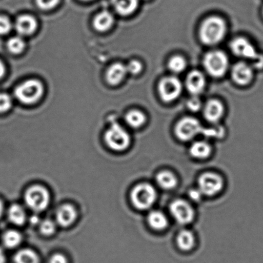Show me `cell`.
<instances>
[{
  "instance_id": "cell-1",
  "label": "cell",
  "mask_w": 263,
  "mask_h": 263,
  "mask_svg": "<svg viewBox=\"0 0 263 263\" xmlns=\"http://www.w3.org/2000/svg\"><path fill=\"white\" fill-rule=\"evenodd\" d=\"M227 32V25L220 17L211 16L202 23L199 29L201 41L207 45L218 44L224 38Z\"/></svg>"
},
{
  "instance_id": "cell-2",
  "label": "cell",
  "mask_w": 263,
  "mask_h": 263,
  "mask_svg": "<svg viewBox=\"0 0 263 263\" xmlns=\"http://www.w3.org/2000/svg\"><path fill=\"white\" fill-rule=\"evenodd\" d=\"M205 68L211 76H224L229 67V59L224 52L215 50L206 55L204 59Z\"/></svg>"
},
{
  "instance_id": "cell-3",
  "label": "cell",
  "mask_w": 263,
  "mask_h": 263,
  "mask_svg": "<svg viewBox=\"0 0 263 263\" xmlns=\"http://www.w3.org/2000/svg\"><path fill=\"white\" fill-rule=\"evenodd\" d=\"M232 51L237 56L251 60L254 67L256 68L263 67V55L258 54L254 45L244 37H237L231 42Z\"/></svg>"
},
{
  "instance_id": "cell-4",
  "label": "cell",
  "mask_w": 263,
  "mask_h": 263,
  "mask_svg": "<svg viewBox=\"0 0 263 263\" xmlns=\"http://www.w3.org/2000/svg\"><path fill=\"white\" fill-rule=\"evenodd\" d=\"M156 193L152 186L141 184L136 186L131 193V199L136 209L146 210L155 203Z\"/></svg>"
},
{
  "instance_id": "cell-5",
  "label": "cell",
  "mask_w": 263,
  "mask_h": 263,
  "mask_svg": "<svg viewBox=\"0 0 263 263\" xmlns=\"http://www.w3.org/2000/svg\"><path fill=\"white\" fill-rule=\"evenodd\" d=\"M44 92V87L39 80H28L15 90V95L20 102L27 105L37 102Z\"/></svg>"
},
{
  "instance_id": "cell-6",
  "label": "cell",
  "mask_w": 263,
  "mask_h": 263,
  "mask_svg": "<svg viewBox=\"0 0 263 263\" xmlns=\"http://www.w3.org/2000/svg\"><path fill=\"white\" fill-rule=\"evenodd\" d=\"M25 202L30 209L42 212L47 208L50 203V194L45 187L34 186L30 187L25 193Z\"/></svg>"
},
{
  "instance_id": "cell-7",
  "label": "cell",
  "mask_w": 263,
  "mask_h": 263,
  "mask_svg": "<svg viewBox=\"0 0 263 263\" xmlns=\"http://www.w3.org/2000/svg\"><path fill=\"white\" fill-rule=\"evenodd\" d=\"M105 140L113 150L125 151L130 144V136L127 131L118 124H113L105 134Z\"/></svg>"
},
{
  "instance_id": "cell-8",
  "label": "cell",
  "mask_w": 263,
  "mask_h": 263,
  "mask_svg": "<svg viewBox=\"0 0 263 263\" xmlns=\"http://www.w3.org/2000/svg\"><path fill=\"white\" fill-rule=\"evenodd\" d=\"M203 129L200 123L196 118L186 117L177 123L175 133L179 140L189 141L202 133Z\"/></svg>"
},
{
  "instance_id": "cell-9",
  "label": "cell",
  "mask_w": 263,
  "mask_h": 263,
  "mask_svg": "<svg viewBox=\"0 0 263 263\" xmlns=\"http://www.w3.org/2000/svg\"><path fill=\"white\" fill-rule=\"evenodd\" d=\"M182 85L175 77H167L161 80L158 85V92L164 102H172L180 95Z\"/></svg>"
},
{
  "instance_id": "cell-10",
  "label": "cell",
  "mask_w": 263,
  "mask_h": 263,
  "mask_svg": "<svg viewBox=\"0 0 263 263\" xmlns=\"http://www.w3.org/2000/svg\"><path fill=\"white\" fill-rule=\"evenodd\" d=\"M199 190L204 195L212 196L216 195L221 190L224 181L221 177L212 173H206L198 179Z\"/></svg>"
},
{
  "instance_id": "cell-11",
  "label": "cell",
  "mask_w": 263,
  "mask_h": 263,
  "mask_svg": "<svg viewBox=\"0 0 263 263\" xmlns=\"http://www.w3.org/2000/svg\"><path fill=\"white\" fill-rule=\"evenodd\" d=\"M170 211L179 224L186 225L193 221L194 211L191 205L182 199H177L171 204Z\"/></svg>"
},
{
  "instance_id": "cell-12",
  "label": "cell",
  "mask_w": 263,
  "mask_h": 263,
  "mask_svg": "<svg viewBox=\"0 0 263 263\" xmlns=\"http://www.w3.org/2000/svg\"><path fill=\"white\" fill-rule=\"evenodd\" d=\"M232 78L239 85L249 84L253 78L251 67L245 63H238L235 65L232 71Z\"/></svg>"
},
{
  "instance_id": "cell-13",
  "label": "cell",
  "mask_w": 263,
  "mask_h": 263,
  "mask_svg": "<svg viewBox=\"0 0 263 263\" xmlns=\"http://www.w3.org/2000/svg\"><path fill=\"white\" fill-rule=\"evenodd\" d=\"M206 78L201 72L198 70L192 71L187 77L186 86L189 92L197 95L203 92L206 87Z\"/></svg>"
},
{
  "instance_id": "cell-14",
  "label": "cell",
  "mask_w": 263,
  "mask_h": 263,
  "mask_svg": "<svg viewBox=\"0 0 263 263\" xmlns=\"http://www.w3.org/2000/svg\"><path fill=\"white\" fill-rule=\"evenodd\" d=\"M77 219L76 210L71 205H64L57 212L56 219L58 224L63 227L73 224Z\"/></svg>"
},
{
  "instance_id": "cell-15",
  "label": "cell",
  "mask_w": 263,
  "mask_h": 263,
  "mask_svg": "<svg viewBox=\"0 0 263 263\" xmlns=\"http://www.w3.org/2000/svg\"><path fill=\"white\" fill-rule=\"evenodd\" d=\"M224 106L220 101L210 100L204 108V117L210 123H217L224 114Z\"/></svg>"
},
{
  "instance_id": "cell-16",
  "label": "cell",
  "mask_w": 263,
  "mask_h": 263,
  "mask_svg": "<svg viewBox=\"0 0 263 263\" xmlns=\"http://www.w3.org/2000/svg\"><path fill=\"white\" fill-rule=\"evenodd\" d=\"M37 22L34 17L24 15L17 18L16 29L19 34L27 35L32 34L36 29Z\"/></svg>"
},
{
  "instance_id": "cell-17",
  "label": "cell",
  "mask_w": 263,
  "mask_h": 263,
  "mask_svg": "<svg viewBox=\"0 0 263 263\" xmlns=\"http://www.w3.org/2000/svg\"><path fill=\"white\" fill-rule=\"evenodd\" d=\"M126 67L121 63H115L109 68L106 78L111 85H117L122 82L127 73Z\"/></svg>"
},
{
  "instance_id": "cell-18",
  "label": "cell",
  "mask_w": 263,
  "mask_h": 263,
  "mask_svg": "<svg viewBox=\"0 0 263 263\" xmlns=\"http://www.w3.org/2000/svg\"><path fill=\"white\" fill-rule=\"evenodd\" d=\"M116 11L123 16H128L137 9L138 0H111Z\"/></svg>"
},
{
  "instance_id": "cell-19",
  "label": "cell",
  "mask_w": 263,
  "mask_h": 263,
  "mask_svg": "<svg viewBox=\"0 0 263 263\" xmlns=\"http://www.w3.org/2000/svg\"><path fill=\"white\" fill-rule=\"evenodd\" d=\"M114 22L112 14L108 11H103L95 17L93 26L98 31L105 32L110 29Z\"/></svg>"
},
{
  "instance_id": "cell-20",
  "label": "cell",
  "mask_w": 263,
  "mask_h": 263,
  "mask_svg": "<svg viewBox=\"0 0 263 263\" xmlns=\"http://www.w3.org/2000/svg\"><path fill=\"white\" fill-rule=\"evenodd\" d=\"M148 221L149 226L156 231L165 229L168 225L166 216L160 211L151 212L148 217Z\"/></svg>"
},
{
  "instance_id": "cell-21",
  "label": "cell",
  "mask_w": 263,
  "mask_h": 263,
  "mask_svg": "<svg viewBox=\"0 0 263 263\" xmlns=\"http://www.w3.org/2000/svg\"><path fill=\"white\" fill-rule=\"evenodd\" d=\"M195 239L191 232L184 230L179 232L177 237V244L179 249L184 251H189L193 249Z\"/></svg>"
},
{
  "instance_id": "cell-22",
  "label": "cell",
  "mask_w": 263,
  "mask_h": 263,
  "mask_svg": "<svg viewBox=\"0 0 263 263\" xmlns=\"http://www.w3.org/2000/svg\"><path fill=\"white\" fill-rule=\"evenodd\" d=\"M156 181L161 188L169 190L176 187L177 184L176 177L169 171H161L156 176Z\"/></svg>"
},
{
  "instance_id": "cell-23",
  "label": "cell",
  "mask_w": 263,
  "mask_h": 263,
  "mask_svg": "<svg viewBox=\"0 0 263 263\" xmlns=\"http://www.w3.org/2000/svg\"><path fill=\"white\" fill-rule=\"evenodd\" d=\"M211 153V146L205 141H196L190 148L191 155L196 158H206Z\"/></svg>"
},
{
  "instance_id": "cell-24",
  "label": "cell",
  "mask_w": 263,
  "mask_h": 263,
  "mask_svg": "<svg viewBox=\"0 0 263 263\" xmlns=\"http://www.w3.org/2000/svg\"><path fill=\"white\" fill-rule=\"evenodd\" d=\"M8 217L12 224L16 225H23L26 220V214L24 209L19 205L14 204L10 207L8 212Z\"/></svg>"
},
{
  "instance_id": "cell-25",
  "label": "cell",
  "mask_w": 263,
  "mask_h": 263,
  "mask_svg": "<svg viewBox=\"0 0 263 263\" xmlns=\"http://www.w3.org/2000/svg\"><path fill=\"white\" fill-rule=\"evenodd\" d=\"M126 122L131 127L138 128L146 123V118L143 112L138 110H132L126 116Z\"/></svg>"
},
{
  "instance_id": "cell-26",
  "label": "cell",
  "mask_w": 263,
  "mask_h": 263,
  "mask_svg": "<svg viewBox=\"0 0 263 263\" xmlns=\"http://www.w3.org/2000/svg\"><path fill=\"white\" fill-rule=\"evenodd\" d=\"M16 263H39V258L34 251L29 249L20 250L14 257Z\"/></svg>"
},
{
  "instance_id": "cell-27",
  "label": "cell",
  "mask_w": 263,
  "mask_h": 263,
  "mask_svg": "<svg viewBox=\"0 0 263 263\" xmlns=\"http://www.w3.org/2000/svg\"><path fill=\"white\" fill-rule=\"evenodd\" d=\"M22 236L18 232L16 231H9L5 233L3 237V241L5 246L13 249L18 246L22 241Z\"/></svg>"
},
{
  "instance_id": "cell-28",
  "label": "cell",
  "mask_w": 263,
  "mask_h": 263,
  "mask_svg": "<svg viewBox=\"0 0 263 263\" xmlns=\"http://www.w3.org/2000/svg\"><path fill=\"white\" fill-rule=\"evenodd\" d=\"M187 63L183 57L176 55L169 60L168 67L174 73H180L186 69Z\"/></svg>"
},
{
  "instance_id": "cell-29",
  "label": "cell",
  "mask_w": 263,
  "mask_h": 263,
  "mask_svg": "<svg viewBox=\"0 0 263 263\" xmlns=\"http://www.w3.org/2000/svg\"><path fill=\"white\" fill-rule=\"evenodd\" d=\"M8 49L13 54H19L22 52L25 47L24 40L19 37H14L10 39L7 44Z\"/></svg>"
},
{
  "instance_id": "cell-30",
  "label": "cell",
  "mask_w": 263,
  "mask_h": 263,
  "mask_svg": "<svg viewBox=\"0 0 263 263\" xmlns=\"http://www.w3.org/2000/svg\"><path fill=\"white\" fill-rule=\"evenodd\" d=\"M40 231L45 236H51L55 231V225L51 220L46 219L42 222Z\"/></svg>"
},
{
  "instance_id": "cell-31",
  "label": "cell",
  "mask_w": 263,
  "mask_h": 263,
  "mask_svg": "<svg viewBox=\"0 0 263 263\" xmlns=\"http://www.w3.org/2000/svg\"><path fill=\"white\" fill-rule=\"evenodd\" d=\"M11 97L5 93H0V113L6 112L11 108Z\"/></svg>"
},
{
  "instance_id": "cell-32",
  "label": "cell",
  "mask_w": 263,
  "mask_h": 263,
  "mask_svg": "<svg viewBox=\"0 0 263 263\" xmlns=\"http://www.w3.org/2000/svg\"><path fill=\"white\" fill-rule=\"evenodd\" d=\"M127 72L132 75H137L143 70V65L140 62L136 60H131L130 63L126 66Z\"/></svg>"
},
{
  "instance_id": "cell-33",
  "label": "cell",
  "mask_w": 263,
  "mask_h": 263,
  "mask_svg": "<svg viewBox=\"0 0 263 263\" xmlns=\"http://www.w3.org/2000/svg\"><path fill=\"white\" fill-rule=\"evenodd\" d=\"M60 0H36L37 6L40 9L50 10L54 8L59 3Z\"/></svg>"
},
{
  "instance_id": "cell-34",
  "label": "cell",
  "mask_w": 263,
  "mask_h": 263,
  "mask_svg": "<svg viewBox=\"0 0 263 263\" xmlns=\"http://www.w3.org/2000/svg\"><path fill=\"white\" fill-rule=\"evenodd\" d=\"M11 29V24L6 16H0V35L8 34Z\"/></svg>"
},
{
  "instance_id": "cell-35",
  "label": "cell",
  "mask_w": 263,
  "mask_h": 263,
  "mask_svg": "<svg viewBox=\"0 0 263 263\" xmlns=\"http://www.w3.org/2000/svg\"><path fill=\"white\" fill-rule=\"evenodd\" d=\"M187 106L191 111H198L201 107V100L197 97L191 98L187 102Z\"/></svg>"
},
{
  "instance_id": "cell-36",
  "label": "cell",
  "mask_w": 263,
  "mask_h": 263,
  "mask_svg": "<svg viewBox=\"0 0 263 263\" xmlns=\"http://www.w3.org/2000/svg\"><path fill=\"white\" fill-rule=\"evenodd\" d=\"M50 263H67V260L64 255L57 254L53 255L50 260Z\"/></svg>"
},
{
  "instance_id": "cell-37",
  "label": "cell",
  "mask_w": 263,
  "mask_h": 263,
  "mask_svg": "<svg viewBox=\"0 0 263 263\" xmlns=\"http://www.w3.org/2000/svg\"><path fill=\"white\" fill-rule=\"evenodd\" d=\"M201 195L202 193L199 189L198 190L194 189V190H192L190 191V193H189V196L194 201H198L199 199L201 198Z\"/></svg>"
},
{
  "instance_id": "cell-38",
  "label": "cell",
  "mask_w": 263,
  "mask_h": 263,
  "mask_svg": "<svg viewBox=\"0 0 263 263\" xmlns=\"http://www.w3.org/2000/svg\"><path fill=\"white\" fill-rule=\"evenodd\" d=\"M5 71H6V68H5L4 63L0 60V79L4 76Z\"/></svg>"
},
{
  "instance_id": "cell-39",
  "label": "cell",
  "mask_w": 263,
  "mask_h": 263,
  "mask_svg": "<svg viewBox=\"0 0 263 263\" xmlns=\"http://www.w3.org/2000/svg\"><path fill=\"white\" fill-rule=\"evenodd\" d=\"M5 262H6V256L3 250L0 249V263H5Z\"/></svg>"
},
{
  "instance_id": "cell-40",
  "label": "cell",
  "mask_w": 263,
  "mask_h": 263,
  "mask_svg": "<svg viewBox=\"0 0 263 263\" xmlns=\"http://www.w3.org/2000/svg\"><path fill=\"white\" fill-rule=\"evenodd\" d=\"M4 210V206L3 202L2 201V200H0V217L2 216V214H3Z\"/></svg>"
},
{
  "instance_id": "cell-41",
  "label": "cell",
  "mask_w": 263,
  "mask_h": 263,
  "mask_svg": "<svg viewBox=\"0 0 263 263\" xmlns=\"http://www.w3.org/2000/svg\"><path fill=\"white\" fill-rule=\"evenodd\" d=\"M83 1H89V0H83Z\"/></svg>"
}]
</instances>
